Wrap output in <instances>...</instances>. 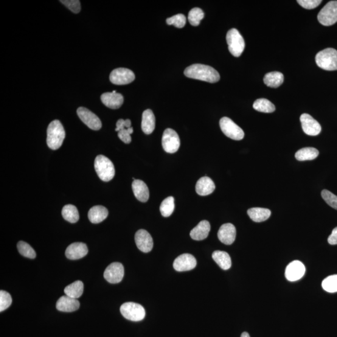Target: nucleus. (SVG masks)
<instances>
[{"instance_id": "f257e3e1", "label": "nucleus", "mask_w": 337, "mask_h": 337, "mask_svg": "<svg viewBox=\"0 0 337 337\" xmlns=\"http://www.w3.org/2000/svg\"><path fill=\"white\" fill-rule=\"evenodd\" d=\"M184 75L187 78L206 81L210 83H217L220 80V75L212 67L201 64H192L185 69Z\"/></svg>"}, {"instance_id": "f03ea898", "label": "nucleus", "mask_w": 337, "mask_h": 337, "mask_svg": "<svg viewBox=\"0 0 337 337\" xmlns=\"http://www.w3.org/2000/svg\"><path fill=\"white\" fill-rule=\"evenodd\" d=\"M65 131L59 120L53 121L47 129V145L53 150H57L63 145Z\"/></svg>"}, {"instance_id": "7ed1b4c3", "label": "nucleus", "mask_w": 337, "mask_h": 337, "mask_svg": "<svg viewBox=\"0 0 337 337\" xmlns=\"http://www.w3.org/2000/svg\"><path fill=\"white\" fill-rule=\"evenodd\" d=\"M94 168L98 176L103 181H110L114 177L113 163L105 156L99 155L95 157Z\"/></svg>"}, {"instance_id": "20e7f679", "label": "nucleus", "mask_w": 337, "mask_h": 337, "mask_svg": "<svg viewBox=\"0 0 337 337\" xmlns=\"http://www.w3.org/2000/svg\"><path fill=\"white\" fill-rule=\"evenodd\" d=\"M316 61L320 68L327 71L337 70V51L333 49H327L317 53Z\"/></svg>"}, {"instance_id": "39448f33", "label": "nucleus", "mask_w": 337, "mask_h": 337, "mask_svg": "<svg viewBox=\"0 0 337 337\" xmlns=\"http://www.w3.org/2000/svg\"><path fill=\"white\" fill-rule=\"evenodd\" d=\"M226 39L230 53L235 57H239L245 49V41L239 32L232 28L227 33Z\"/></svg>"}, {"instance_id": "423d86ee", "label": "nucleus", "mask_w": 337, "mask_h": 337, "mask_svg": "<svg viewBox=\"0 0 337 337\" xmlns=\"http://www.w3.org/2000/svg\"><path fill=\"white\" fill-rule=\"evenodd\" d=\"M121 313L125 319L133 322L141 321L146 316V311L142 305L134 302H126L121 306Z\"/></svg>"}, {"instance_id": "0eeeda50", "label": "nucleus", "mask_w": 337, "mask_h": 337, "mask_svg": "<svg viewBox=\"0 0 337 337\" xmlns=\"http://www.w3.org/2000/svg\"><path fill=\"white\" fill-rule=\"evenodd\" d=\"M318 20L322 25L328 27L337 22V1H331L320 10Z\"/></svg>"}, {"instance_id": "6e6552de", "label": "nucleus", "mask_w": 337, "mask_h": 337, "mask_svg": "<svg viewBox=\"0 0 337 337\" xmlns=\"http://www.w3.org/2000/svg\"><path fill=\"white\" fill-rule=\"evenodd\" d=\"M219 125L222 131L229 138L235 140H240L244 138V132L243 129L230 118L227 117L221 118Z\"/></svg>"}, {"instance_id": "1a4fd4ad", "label": "nucleus", "mask_w": 337, "mask_h": 337, "mask_svg": "<svg viewBox=\"0 0 337 337\" xmlns=\"http://www.w3.org/2000/svg\"><path fill=\"white\" fill-rule=\"evenodd\" d=\"M180 145L178 133L172 129H165L162 135V145L164 150L168 153H175L179 150Z\"/></svg>"}, {"instance_id": "9d476101", "label": "nucleus", "mask_w": 337, "mask_h": 337, "mask_svg": "<svg viewBox=\"0 0 337 337\" xmlns=\"http://www.w3.org/2000/svg\"><path fill=\"white\" fill-rule=\"evenodd\" d=\"M109 80L112 84L116 85H125L133 82L135 80V75L130 69L120 67L111 73Z\"/></svg>"}, {"instance_id": "9b49d317", "label": "nucleus", "mask_w": 337, "mask_h": 337, "mask_svg": "<svg viewBox=\"0 0 337 337\" xmlns=\"http://www.w3.org/2000/svg\"><path fill=\"white\" fill-rule=\"evenodd\" d=\"M77 114L83 123L92 130H100L102 127V123L100 118L89 109L84 107H80L78 109Z\"/></svg>"}, {"instance_id": "f8f14e48", "label": "nucleus", "mask_w": 337, "mask_h": 337, "mask_svg": "<svg viewBox=\"0 0 337 337\" xmlns=\"http://www.w3.org/2000/svg\"><path fill=\"white\" fill-rule=\"evenodd\" d=\"M125 274L123 264L119 262L112 263L104 272V277L111 283H118L122 282Z\"/></svg>"}, {"instance_id": "ddd939ff", "label": "nucleus", "mask_w": 337, "mask_h": 337, "mask_svg": "<svg viewBox=\"0 0 337 337\" xmlns=\"http://www.w3.org/2000/svg\"><path fill=\"white\" fill-rule=\"evenodd\" d=\"M303 132L309 136H317L321 132L322 128L319 123L310 114H303L300 118Z\"/></svg>"}, {"instance_id": "4468645a", "label": "nucleus", "mask_w": 337, "mask_h": 337, "mask_svg": "<svg viewBox=\"0 0 337 337\" xmlns=\"http://www.w3.org/2000/svg\"><path fill=\"white\" fill-rule=\"evenodd\" d=\"M135 242L140 251L148 253L153 248V240L150 233L146 230L140 229L135 235Z\"/></svg>"}, {"instance_id": "2eb2a0df", "label": "nucleus", "mask_w": 337, "mask_h": 337, "mask_svg": "<svg viewBox=\"0 0 337 337\" xmlns=\"http://www.w3.org/2000/svg\"><path fill=\"white\" fill-rule=\"evenodd\" d=\"M197 261L192 255L184 254L179 255L174 260L173 267L178 272L189 271L196 268Z\"/></svg>"}, {"instance_id": "dca6fc26", "label": "nucleus", "mask_w": 337, "mask_h": 337, "mask_svg": "<svg viewBox=\"0 0 337 337\" xmlns=\"http://www.w3.org/2000/svg\"><path fill=\"white\" fill-rule=\"evenodd\" d=\"M305 272V268L303 263L295 260L288 264L285 270L286 279L291 282L299 280L303 277Z\"/></svg>"}, {"instance_id": "f3484780", "label": "nucleus", "mask_w": 337, "mask_h": 337, "mask_svg": "<svg viewBox=\"0 0 337 337\" xmlns=\"http://www.w3.org/2000/svg\"><path fill=\"white\" fill-rule=\"evenodd\" d=\"M218 236L219 240L226 245H230L235 240L236 229L234 225L227 223L223 224L219 229Z\"/></svg>"}, {"instance_id": "a211bd4d", "label": "nucleus", "mask_w": 337, "mask_h": 337, "mask_svg": "<svg viewBox=\"0 0 337 337\" xmlns=\"http://www.w3.org/2000/svg\"><path fill=\"white\" fill-rule=\"evenodd\" d=\"M88 247L82 243H73L67 247L65 255L70 260H78L88 254Z\"/></svg>"}, {"instance_id": "6ab92c4d", "label": "nucleus", "mask_w": 337, "mask_h": 337, "mask_svg": "<svg viewBox=\"0 0 337 337\" xmlns=\"http://www.w3.org/2000/svg\"><path fill=\"white\" fill-rule=\"evenodd\" d=\"M80 303L77 299L65 296L60 298L56 303V308L63 312H73L78 310Z\"/></svg>"}, {"instance_id": "aec40b11", "label": "nucleus", "mask_w": 337, "mask_h": 337, "mask_svg": "<svg viewBox=\"0 0 337 337\" xmlns=\"http://www.w3.org/2000/svg\"><path fill=\"white\" fill-rule=\"evenodd\" d=\"M101 100L106 107L113 109H119L124 102L123 95L117 92H105L101 95Z\"/></svg>"}, {"instance_id": "412c9836", "label": "nucleus", "mask_w": 337, "mask_h": 337, "mask_svg": "<svg viewBox=\"0 0 337 337\" xmlns=\"http://www.w3.org/2000/svg\"><path fill=\"white\" fill-rule=\"evenodd\" d=\"M134 195L137 200L142 202L148 201L150 198V191L145 182L141 180L136 179L132 184Z\"/></svg>"}, {"instance_id": "4be33fe9", "label": "nucleus", "mask_w": 337, "mask_h": 337, "mask_svg": "<svg viewBox=\"0 0 337 337\" xmlns=\"http://www.w3.org/2000/svg\"><path fill=\"white\" fill-rule=\"evenodd\" d=\"M215 189L214 182L209 177H202L197 182L196 192L199 195L206 196L212 194Z\"/></svg>"}, {"instance_id": "5701e85b", "label": "nucleus", "mask_w": 337, "mask_h": 337, "mask_svg": "<svg viewBox=\"0 0 337 337\" xmlns=\"http://www.w3.org/2000/svg\"><path fill=\"white\" fill-rule=\"evenodd\" d=\"M210 225L207 221L200 222L190 232V237L195 240L206 239L209 235Z\"/></svg>"}, {"instance_id": "b1692460", "label": "nucleus", "mask_w": 337, "mask_h": 337, "mask_svg": "<svg viewBox=\"0 0 337 337\" xmlns=\"http://www.w3.org/2000/svg\"><path fill=\"white\" fill-rule=\"evenodd\" d=\"M156 126V118L153 112L151 109L143 112L142 117L141 128L146 134H150L154 130Z\"/></svg>"}, {"instance_id": "393cba45", "label": "nucleus", "mask_w": 337, "mask_h": 337, "mask_svg": "<svg viewBox=\"0 0 337 337\" xmlns=\"http://www.w3.org/2000/svg\"><path fill=\"white\" fill-rule=\"evenodd\" d=\"M108 216V209L102 206L92 207L88 212V218L92 224H99L105 220Z\"/></svg>"}, {"instance_id": "a878e982", "label": "nucleus", "mask_w": 337, "mask_h": 337, "mask_svg": "<svg viewBox=\"0 0 337 337\" xmlns=\"http://www.w3.org/2000/svg\"><path fill=\"white\" fill-rule=\"evenodd\" d=\"M249 218L255 223H262L271 217V211L268 209L254 207L247 210Z\"/></svg>"}, {"instance_id": "bb28decb", "label": "nucleus", "mask_w": 337, "mask_h": 337, "mask_svg": "<svg viewBox=\"0 0 337 337\" xmlns=\"http://www.w3.org/2000/svg\"><path fill=\"white\" fill-rule=\"evenodd\" d=\"M213 260L222 269L226 270L231 268L232 261L228 253L224 251H216L213 252L212 255Z\"/></svg>"}, {"instance_id": "cd10ccee", "label": "nucleus", "mask_w": 337, "mask_h": 337, "mask_svg": "<svg viewBox=\"0 0 337 337\" xmlns=\"http://www.w3.org/2000/svg\"><path fill=\"white\" fill-rule=\"evenodd\" d=\"M284 80L282 73L274 71L267 73L263 78L264 83L271 88H276L282 84Z\"/></svg>"}, {"instance_id": "c85d7f7f", "label": "nucleus", "mask_w": 337, "mask_h": 337, "mask_svg": "<svg viewBox=\"0 0 337 337\" xmlns=\"http://www.w3.org/2000/svg\"><path fill=\"white\" fill-rule=\"evenodd\" d=\"M83 289V283L80 280H77L67 285L64 288V292L66 296L73 298V299H78V298L82 296Z\"/></svg>"}, {"instance_id": "c756f323", "label": "nucleus", "mask_w": 337, "mask_h": 337, "mask_svg": "<svg viewBox=\"0 0 337 337\" xmlns=\"http://www.w3.org/2000/svg\"><path fill=\"white\" fill-rule=\"evenodd\" d=\"M319 152L314 148H304L298 151L296 153V158L298 161H311L318 157Z\"/></svg>"}, {"instance_id": "7c9ffc66", "label": "nucleus", "mask_w": 337, "mask_h": 337, "mask_svg": "<svg viewBox=\"0 0 337 337\" xmlns=\"http://www.w3.org/2000/svg\"><path fill=\"white\" fill-rule=\"evenodd\" d=\"M62 215L64 219L70 223H76L79 221V215L77 208L72 204H67L62 209Z\"/></svg>"}, {"instance_id": "2f4dec72", "label": "nucleus", "mask_w": 337, "mask_h": 337, "mask_svg": "<svg viewBox=\"0 0 337 337\" xmlns=\"http://www.w3.org/2000/svg\"><path fill=\"white\" fill-rule=\"evenodd\" d=\"M253 108L257 111L265 112V113H271L275 110V107L273 103L264 98L255 101L253 105Z\"/></svg>"}, {"instance_id": "473e14b6", "label": "nucleus", "mask_w": 337, "mask_h": 337, "mask_svg": "<svg viewBox=\"0 0 337 337\" xmlns=\"http://www.w3.org/2000/svg\"><path fill=\"white\" fill-rule=\"evenodd\" d=\"M174 198L172 196L168 197L162 202L160 206V211L163 217H170L174 210Z\"/></svg>"}, {"instance_id": "72a5a7b5", "label": "nucleus", "mask_w": 337, "mask_h": 337, "mask_svg": "<svg viewBox=\"0 0 337 337\" xmlns=\"http://www.w3.org/2000/svg\"><path fill=\"white\" fill-rule=\"evenodd\" d=\"M17 248L20 254L25 257L35 258L36 257V254L32 247L29 244L23 241H19L17 244Z\"/></svg>"}, {"instance_id": "f704fd0d", "label": "nucleus", "mask_w": 337, "mask_h": 337, "mask_svg": "<svg viewBox=\"0 0 337 337\" xmlns=\"http://www.w3.org/2000/svg\"><path fill=\"white\" fill-rule=\"evenodd\" d=\"M204 13L201 8H195L190 11L188 19L191 25L197 27L200 24V22L204 18Z\"/></svg>"}, {"instance_id": "c9c22d12", "label": "nucleus", "mask_w": 337, "mask_h": 337, "mask_svg": "<svg viewBox=\"0 0 337 337\" xmlns=\"http://www.w3.org/2000/svg\"><path fill=\"white\" fill-rule=\"evenodd\" d=\"M322 288L329 293L337 292V275H330L323 280Z\"/></svg>"}, {"instance_id": "e433bc0d", "label": "nucleus", "mask_w": 337, "mask_h": 337, "mask_svg": "<svg viewBox=\"0 0 337 337\" xmlns=\"http://www.w3.org/2000/svg\"><path fill=\"white\" fill-rule=\"evenodd\" d=\"M166 22L168 25H174L176 28H182L186 23V18L182 14H178V15L167 18Z\"/></svg>"}, {"instance_id": "4c0bfd02", "label": "nucleus", "mask_w": 337, "mask_h": 337, "mask_svg": "<svg viewBox=\"0 0 337 337\" xmlns=\"http://www.w3.org/2000/svg\"><path fill=\"white\" fill-rule=\"evenodd\" d=\"M321 195L323 199L327 202L328 205L333 209L337 210V196L328 190H323Z\"/></svg>"}, {"instance_id": "58836bf2", "label": "nucleus", "mask_w": 337, "mask_h": 337, "mask_svg": "<svg viewBox=\"0 0 337 337\" xmlns=\"http://www.w3.org/2000/svg\"><path fill=\"white\" fill-rule=\"evenodd\" d=\"M12 303V298L10 294L4 291H0V311H3L7 309Z\"/></svg>"}, {"instance_id": "ea45409f", "label": "nucleus", "mask_w": 337, "mask_h": 337, "mask_svg": "<svg viewBox=\"0 0 337 337\" xmlns=\"http://www.w3.org/2000/svg\"><path fill=\"white\" fill-rule=\"evenodd\" d=\"M60 2L73 13H78L81 11V4L79 0H63Z\"/></svg>"}, {"instance_id": "a19ab883", "label": "nucleus", "mask_w": 337, "mask_h": 337, "mask_svg": "<svg viewBox=\"0 0 337 337\" xmlns=\"http://www.w3.org/2000/svg\"><path fill=\"white\" fill-rule=\"evenodd\" d=\"M133 133V128L131 127L124 129L118 132V137L126 144H129L131 142V134Z\"/></svg>"}, {"instance_id": "79ce46f5", "label": "nucleus", "mask_w": 337, "mask_h": 337, "mask_svg": "<svg viewBox=\"0 0 337 337\" xmlns=\"http://www.w3.org/2000/svg\"><path fill=\"white\" fill-rule=\"evenodd\" d=\"M321 0H298L297 3L305 9L311 10L317 8L321 4Z\"/></svg>"}, {"instance_id": "37998d69", "label": "nucleus", "mask_w": 337, "mask_h": 337, "mask_svg": "<svg viewBox=\"0 0 337 337\" xmlns=\"http://www.w3.org/2000/svg\"><path fill=\"white\" fill-rule=\"evenodd\" d=\"M131 127V122L130 119L124 120L120 119L116 123V128L115 131L119 132L122 129H128Z\"/></svg>"}, {"instance_id": "c03bdc74", "label": "nucleus", "mask_w": 337, "mask_h": 337, "mask_svg": "<svg viewBox=\"0 0 337 337\" xmlns=\"http://www.w3.org/2000/svg\"><path fill=\"white\" fill-rule=\"evenodd\" d=\"M328 243L331 245H336L337 244V227L334 228L331 235L328 238Z\"/></svg>"}, {"instance_id": "a18cd8bd", "label": "nucleus", "mask_w": 337, "mask_h": 337, "mask_svg": "<svg viewBox=\"0 0 337 337\" xmlns=\"http://www.w3.org/2000/svg\"><path fill=\"white\" fill-rule=\"evenodd\" d=\"M240 337H250L249 334L247 332H243L242 333Z\"/></svg>"}]
</instances>
